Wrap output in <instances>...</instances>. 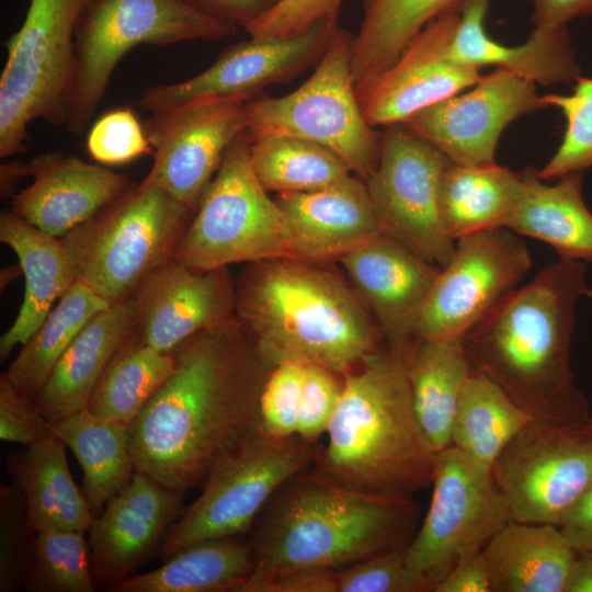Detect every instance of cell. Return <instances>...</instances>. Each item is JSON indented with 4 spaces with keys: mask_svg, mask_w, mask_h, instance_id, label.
I'll use <instances>...</instances> for the list:
<instances>
[{
    "mask_svg": "<svg viewBox=\"0 0 592 592\" xmlns=\"http://www.w3.org/2000/svg\"><path fill=\"white\" fill-rule=\"evenodd\" d=\"M342 0H277L244 27L250 37H275L301 33L319 20L339 14Z\"/></svg>",
    "mask_w": 592,
    "mask_h": 592,
    "instance_id": "c3c4849f",
    "label": "cell"
},
{
    "mask_svg": "<svg viewBox=\"0 0 592 592\" xmlns=\"http://www.w3.org/2000/svg\"><path fill=\"white\" fill-rule=\"evenodd\" d=\"M173 363L172 352L150 348L134 332L104 369L87 408L129 425L168 378Z\"/></svg>",
    "mask_w": 592,
    "mask_h": 592,
    "instance_id": "74e56055",
    "label": "cell"
},
{
    "mask_svg": "<svg viewBox=\"0 0 592 592\" xmlns=\"http://www.w3.org/2000/svg\"><path fill=\"white\" fill-rule=\"evenodd\" d=\"M459 16L460 7L439 15L389 68L355 83L357 102L371 126L403 123L415 112L480 80V69L456 62L448 55Z\"/></svg>",
    "mask_w": 592,
    "mask_h": 592,
    "instance_id": "d6986e66",
    "label": "cell"
},
{
    "mask_svg": "<svg viewBox=\"0 0 592 592\" xmlns=\"http://www.w3.org/2000/svg\"><path fill=\"white\" fill-rule=\"evenodd\" d=\"M547 107L536 84L496 68L471 90L426 106L402 124L453 163H493L503 129L520 116Z\"/></svg>",
    "mask_w": 592,
    "mask_h": 592,
    "instance_id": "ac0fdd59",
    "label": "cell"
},
{
    "mask_svg": "<svg viewBox=\"0 0 592 592\" xmlns=\"http://www.w3.org/2000/svg\"><path fill=\"white\" fill-rule=\"evenodd\" d=\"M255 567L251 542L234 537L184 547L152 571L134 573L111 592H240Z\"/></svg>",
    "mask_w": 592,
    "mask_h": 592,
    "instance_id": "4dcf8cb0",
    "label": "cell"
},
{
    "mask_svg": "<svg viewBox=\"0 0 592 592\" xmlns=\"http://www.w3.org/2000/svg\"><path fill=\"white\" fill-rule=\"evenodd\" d=\"M452 161L402 123L385 126L377 167L365 182L383 235L445 266L456 241L441 214L440 190Z\"/></svg>",
    "mask_w": 592,
    "mask_h": 592,
    "instance_id": "4fadbf2b",
    "label": "cell"
},
{
    "mask_svg": "<svg viewBox=\"0 0 592 592\" xmlns=\"http://www.w3.org/2000/svg\"><path fill=\"white\" fill-rule=\"evenodd\" d=\"M589 293L585 263L559 259L543 269L463 337L473 371L493 380L533 419L588 421L570 348L576 305Z\"/></svg>",
    "mask_w": 592,
    "mask_h": 592,
    "instance_id": "7a4b0ae2",
    "label": "cell"
},
{
    "mask_svg": "<svg viewBox=\"0 0 592 592\" xmlns=\"http://www.w3.org/2000/svg\"><path fill=\"white\" fill-rule=\"evenodd\" d=\"M317 455L312 443L297 435L254 433L212 469L200 497L168 532L160 548L162 561L192 544L249 531L269 500Z\"/></svg>",
    "mask_w": 592,
    "mask_h": 592,
    "instance_id": "8fae6325",
    "label": "cell"
},
{
    "mask_svg": "<svg viewBox=\"0 0 592 592\" xmlns=\"http://www.w3.org/2000/svg\"><path fill=\"white\" fill-rule=\"evenodd\" d=\"M5 464L26 500L34 532L49 527L88 531L94 515L72 479L66 445L58 437L10 453Z\"/></svg>",
    "mask_w": 592,
    "mask_h": 592,
    "instance_id": "f546056e",
    "label": "cell"
},
{
    "mask_svg": "<svg viewBox=\"0 0 592 592\" xmlns=\"http://www.w3.org/2000/svg\"><path fill=\"white\" fill-rule=\"evenodd\" d=\"M566 592H592V550L577 551Z\"/></svg>",
    "mask_w": 592,
    "mask_h": 592,
    "instance_id": "11a10c76",
    "label": "cell"
},
{
    "mask_svg": "<svg viewBox=\"0 0 592 592\" xmlns=\"http://www.w3.org/2000/svg\"><path fill=\"white\" fill-rule=\"evenodd\" d=\"M340 261L387 344L410 349L440 269L383 234Z\"/></svg>",
    "mask_w": 592,
    "mask_h": 592,
    "instance_id": "7402d4cb",
    "label": "cell"
},
{
    "mask_svg": "<svg viewBox=\"0 0 592 592\" xmlns=\"http://www.w3.org/2000/svg\"><path fill=\"white\" fill-rule=\"evenodd\" d=\"M250 163L269 192H308L351 177L346 163L329 149L289 136L250 140Z\"/></svg>",
    "mask_w": 592,
    "mask_h": 592,
    "instance_id": "f35d334b",
    "label": "cell"
},
{
    "mask_svg": "<svg viewBox=\"0 0 592 592\" xmlns=\"http://www.w3.org/2000/svg\"><path fill=\"white\" fill-rule=\"evenodd\" d=\"M133 294L91 318L57 361L33 399L50 422L88 407L104 369L135 331Z\"/></svg>",
    "mask_w": 592,
    "mask_h": 592,
    "instance_id": "484cf974",
    "label": "cell"
},
{
    "mask_svg": "<svg viewBox=\"0 0 592 592\" xmlns=\"http://www.w3.org/2000/svg\"><path fill=\"white\" fill-rule=\"evenodd\" d=\"M589 422H590V423H591V425H592V415H590V418H589Z\"/></svg>",
    "mask_w": 592,
    "mask_h": 592,
    "instance_id": "6f0895ef",
    "label": "cell"
},
{
    "mask_svg": "<svg viewBox=\"0 0 592 592\" xmlns=\"http://www.w3.org/2000/svg\"><path fill=\"white\" fill-rule=\"evenodd\" d=\"M533 3L534 29L551 30L567 26L578 16L592 14V0H530Z\"/></svg>",
    "mask_w": 592,
    "mask_h": 592,
    "instance_id": "f5cc1de1",
    "label": "cell"
},
{
    "mask_svg": "<svg viewBox=\"0 0 592 592\" xmlns=\"http://www.w3.org/2000/svg\"><path fill=\"white\" fill-rule=\"evenodd\" d=\"M29 175V163L14 161L1 166V196H13V191L20 179Z\"/></svg>",
    "mask_w": 592,
    "mask_h": 592,
    "instance_id": "9f6ffc18",
    "label": "cell"
},
{
    "mask_svg": "<svg viewBox=\"0 0 592 592\" xmlns=\"http://www.w3.org/2000/svg\"><path fill=\"white\" fill-rule=\"evenodd\" d=\"M464 0H364L360 31L353 36L351 71L354 83L389 68L413 37L439 15Z\"/></svg>",
    "mask_w": 592,
    "mask_h": 592,
    "instance_id": "e575fe53",
    "label": "cell"
},
{
    "mask_svg": "<svg viewBox=\"0 0 592 592\" xmlns=\"http://www.w3.org/2000/svg\"><path fill=\"white\" fill-rule=\"evenodd\" d=\"M52 423L54 435L73 453L81 467L82 492L96 516L136 473L128 425L101 418L88 408Z\"/></svg>",
    "mask_w": 592,
    "mask_h": 592,
    "instance_id": "d6a6232c",
    "label": "cell"
},
{
    "mask_svg": "<svg viewBox=\"0 0 592 592\" xmlns=\"http://www.w3.org/2000/svg\"><path fill=\"white\" fill-rule=\"evenodd\" d=\"M54 435L53 423L7 378L0 376V439L23 446Z\"/></svg>",
    "mask_w": 592,
    "mask_h": 592,
    "instance_id": "7dc6e473",
    "label": "cell"
},
{
    "mask_svg": "<svg viewBox=\"0 0 592 592\" xmlns=\"http://www.w3.org/2000/svg\"><path fill=\"white\" fill-rule=\"evenodd\" d=\"M192 212L144 179L60 238L75 282L110 305L125 299L172 259Z\"/></svg>",
    "mask_w": 592,
    "mask_h": 592,
    "instance_id": "8992f818",
    "label": "cell"
},
{
    "mask_svg": "<svg viewBox=\"0 0 592 592\" xmlns=\"http://www.w3.org/2000/svg\"><path fill=\"white\" fill-rule=\"evenodd\" d=\"M433 592H491L483 550L460 558L436 583Z\"/></svg>",
    "mask_w": 592,
    "mask_h": 592,
    "instance_id": "f907efd6",
    "label": "cell"
},
{
    "mask_svg": "<svg viewBox=\"0 0 592 592\" xmlns=\"http://www.w3.org/2000/svg\"><path fill=\"white\" fill-rule=\"evenodd\" d=\"M532 420L499 385L473 371L454 417L451 445L492 467L504 447Z\"/></svg>",
    "mask_w": 592,
    "mask_h": 592,
    "instance_id": "8d00e7d4",
    "label": "cell"
},
{
    "mask_svg": "<svg viewBox=\"0 0 592 592\" xmlns=\"http://www.w3.org/2000/svg\"><path fill=\"white\" fill-rule=\"evenodd\" d=\"M407 546L377 553L337 570L338 592H424L407 566Z\"/></svg>",
    "mask_w": 592,
    "mask_h": 592,
    "instance_id": "f6af8a7d",
    "label": "cell"
},
{
    "mask_svg": "<svg viewBox=\"0 0 592 592\" xmlns=\"http://www.w3.org/2000/svg\"><path fill=\"white\" fill-rule=\"evenodd\" d=\"M78 530L49 527L35 532L29 592H93L90 547Z\"/></svg>",
    "mask_w": 592,
    "mask_h": 592,
    "instance_id": "ab89813d",
    "label": "cell"
},
{
    "mask_svg": "<svg viewBox=\"0 0 592 592\" xmlns=\"http://www.w3.org/2000/svg\"><path fill=\"white\" fill-rule=\"evenodd\" d=\"M569 95H543L546 106L561 111L566 118L562 140L546 166L537 171L542 180L583 172L592 166V78L577 77Z\"/></svg>",
    "mask_w": 592,
    "mask_h": 592,
    "instance_id": "60d3db41",
    "label": "cell"
},
{
    "mask_svg": "<svg viewBox=\"0 0 592 592\" xmlns=\"http://www.w3.org/2000/svg\"><path fill=\"white\" fill-rule=\"evenodd\" d=\"M171 352L173 368L128 425V442L136 471L185 492L259 431L266 367L234 321Z\"/></svg>",
    "mask_w": 592,
    "mask_h": 592,
    "instance_id": "6da1fadb",
    "label": "cell"
},
{
    "mask_svg": "<svg viewBox=\"0 0 592 592\" xmlns=\"http://www.w3.org/2000/svg\"><path fill=\"white\" fill-rule=\"evenodd\" d=\"M237 26L185 0H98L76 37L77 73L66 127L81 134L109 87L116 65L132 48L236 34Z\"/></svg>",
    "mask_w": 592,
    "mask_h": 592,
    "instance_id": "30bf717a",
    "label": "cell"
},
{
    "mask_svg": "<svg viewBox=\"0 0 592 592\" xmlns=\"http://www.w3.org/2000/svg\"><path fill=\"white\" fill-rule=\"evenodd\" d=\"M342 388L343 376L319 365L305 364L296 431L298 437L314 443L327 432Z\"/></svg>",
    "mask_w": 592,
    "mask_h": 592,
    "instance_id": "bcb514c9",
    "label": "cell"
},
{
    "mask_svg": "<svg viewBox=\"0 0 592 592\" xmlns=\"http://www.w3.org/2000/svg\"><path fill=\"white\" fill-rule=\"evenodd\" d=\"M306 262H254L236 309L266 368L297 361L343 376L382 346L383 335L354 289Z\"/></svg>",
    "mask_w": 592,
    "mask_h": 592,
    "instance_id": "277c9868",
    "label": "cell"
},
{
    "mask_svg": "<svg viewBox=\"0 0 592 592\" xmlns=\"http://www.w3.org/2000/svg\"><path fill=\"white\" fill-rule=\"evenodd\" d=\"M489 1H463L448 50L451 59L478 69L496 66L543 86L568 83L580 76L567 26L534 29L524 44L506 46L486 32Z\"/></svg>",
    "mask_w": 592,
    "mask_h": 592,
    "instance_id": "d4e9b609",
    "label": "cell"
},
{
    "mask_svg": "<svg viewBox=\"0 0 592 592\" xmlns=\"http://www.w3.org/2000/svg\"><path fill=\"white\" fill-rule=\"evenodd\" d=\"M415 415L435 453L452 443L454 417L473 373L463 338L418 339L408 355Z\"/></svg>",
    "mask_w": 592,
    "mask_h": 592,
    "instance_id": "1f68e13d",
    "label": "cell"
},
{
    "mask_svg": "<svg viewBox=\"0 0 592 592\" xmlns=\"http://www.w3.org/2000/svg\"><path fill=\"white\" fill-rule=\"evenodd\" d=\"M219 99L158 110L146 124L153 163L145 180L196 209L225 152L247 129V102Z\"/></svg>",
    "mask_w": 592,
    "mask_h": 592,
    "instance_id": "e0dca14e",
    "label": "cell"
},
{
    "mask_svg": "<svg viewBox=\"0 0 592 592\" xmlns=\"http://www.w3.org/2000/svg\"><path fill=\"white\" fill-rule=\"evenodd\" d=\"M86 146L91 158L105 166L124 164L153 155L146 129L130 107L114 109L95 121Z\"/></svg>",
    "mask_w": 592,
    "mask_h": 592,
    "instance_id": "7bdbcfd3",
    "label": "cell"
},
{
    "mask_svg": "<svg viewBox=\"0 0 592 592\" xmlns=\"http://www.w3.org/2000/svg\"><path fill=\"white\" fill-rule=\"evenodd\" d=\"M111 305L86 285L75 282L59 298L36 332L3 373L32 401L57 361L81 329Z\"/></svg>",
    "mask_w": 592,
    "mask_h": 592,
    "instance_id": "d590c367",
    "label": "cell"
},
{
    "mask_svg": "<svg viewBox=\"0 0 592 592\" xmlns=\"http://www.w3.org/2000/svg\"><path fill=\"white\" fill-rule=\"evenodd\" d=\"M298 260L341 259L382 234L365 181L353 175L308 192L278 193Z\"/></svg>",
    "mask_w": 592,
    "mask_h": 592,
    "instance_id": "cb8c5ba5",
    "label": "cell"
},
{
    "mask_svg": "<svg viewBox=\"0 0 592 592\" xmlns=\"http://www.w3.org/2000/svg\"><path fill=\"white\" fill-rule=\"evenodd\" d=\"M492 469L511 521L559 526L592 481V425L533 419Z\"/></svg>",
    "mask_w": 592,
    "mask_h": 592,
    "instance_id": "5bb4252c",
    "label": "cell"
},
{
    "mask_svg": "<svg viewBox=\"0 0 592 592\" xmlns=\"http://www.w3.org/2000/svg\"><path fill=\"white\" fill-rule=\"evenodd\" d=\"M184 492L136 471L94 516L88 533L95 587L106 591L140 567L184 512Z\"/></svg>",
    "mask_w": 592,
    "mask_h": 592,
    "instance_id": "44dd1931",
    "label": "cell"
},
{
    "mask_svg": "<svg viewBox=\"0 0 592 592\" xmlns=\"http://www.w3.org/2000/svg\"><path fill=\"white\" fill-rule=\"evenodd\" d=\"M483 555L491 592H566L577 550L559 526L510 521Z\"/></svg>",
    "mask_w": 592,
    "mask_h": 592,
    "instance_id": "83f0119b",
    "label": "cell"
},
{
    "mask_svg": "<svg viewBox=\"0 0 592 592\" xmlns=\"http://www.w3.org/2000/svg\"><path fill=\"white\" fill-rule=\"evenodd\" d=\"M353 35L340 26L314 73L296 90L247 102L250 140L289 136L322 146L340 157L363 181L375 171L380 133L365 119L351 71Z\"/></svg>",
    "mask_w": 592,
    "mask_h": 592,
    "instance_id": "9c48e42d",
    "label": "cell"
},
{
    "mask_svg": "<svg viewBox=\"0 0 592 592\" xmlns=\"http://www.w3.org/2000/svg\"><path fill=\"white\" fill-rule=\"evenodd\" d=\"M27 163L33 182L11 197L12 212L59 239L112 204L128 185L126 174L60 151Z\"/></svg>",
    "mask_w": 592,
    "mask_h": 592,
    "instance_id": "603a6c76",
    "label": "cell"
},
{
    "mask_svg": "<svg viewBox=\"0 0 592 592\" xmlns=\"http://www.w3.org/2000/svg\"><path fill=\"white\" fill-rule=\"evenodd\" d=\"M0 240L16 254L25 282L18 316L0 339V358L4 361L13 348L36 332L75 280L60 239L12 210L0 215Z\"/></svg>",
    "mask_w": 592,
    "mask_h": 592,
    "instance_id": "f1b7e54d",
    "label": "cell"
},
{
    "mask_svg": "<svg viewBox=\"0 0 592 592\" xmlns=\"http://www.w3.org/2000/svg\"><path fill=\"white\" fill-rule=\"evenodd\" d=\"M410 349L380 346L343 375L315 473L361 492L400 500L432 483L436 453L414 412Z\"/></svg>",
    "mask_w": 592,
    "mask_h": 592,
    "instance_id": "3957f363",
    "label": "cell"
},
{
    "mask_svg": "<svg viewBox=\"0 0 592 592\" xmlns=\"http://www.w3.org/2000/svg\"><path fill=\"white\" fill-rule=\"evenodd\" d=\"M192 5L231 24L246 27L265 12L277 0H185Z\"/></svg>",
    "mask_w": 592,
    "mask_h": 592,
    "instance_id": "816d5d0a",
    "label": "cell"
},
{
    "mask_svg": "<svg viewBox=\"0 0 592 592\" xmlns=\"http://www.w3.org/2000/svg\"><path fill=\"white\" fill-rule=\"evenodd\" d=\"M135 334L170 353L190 337L232 321L236 294L226 267L196 271L170 260L133 293Z\"/></svg>",
    "mask_w": 592,
    "mask_h": 592,
    "instance_id": "ffe728a7",
    "label": "cell"
},
{
    "mask_svg": "<svg viewBox=\"0 0 592 592\" xmlns=\"http://www.w3.org/2000/svg\"><path fill=\"white\" fill-rule=\"evenodd\" d=\"M240 592H338L337 570H295L248 579Z\"/></svg>",
    "mask_w": 592,
    "mask_h": 592,
    "instance_id": "681fc988",
    "label": "cell"
},
{
    "mask_svg": "<svg viewBox=\"0 0 592 592\" xmlns=\"http://www.w3.org/2000/svg\"><path fill=\"white\" fill-rule=\"evenodd\" d=\"M417 521L412 499L365 493L301 471L274 494L257 527L251 540L255 567L249 579L339 570L409 544Z\"/></svg>",
    "mask_w": 592,
    "mask_h": 592,
    "instance_id": "5b68a950",
    "label": "cell"
},
{
    "mask_svg": "<svg viewBox=\"0 0 592 592\" xmlns=\"http://www.w3.org/2000/svg\"><path fill=\"white\" fill-rule=\"evenodd\" d=\"M338 18L328 15L301 33L234 44L196 76L146 89L139 105L155 112L207 100H250L265 87L287 82L318 64L339 27Z\"/></svg>",
    "mask_w": 592,
    "mask_h": 592,
    "instance_id": "2e32d148",
    "label": "cell"
},
{
    "mask_svg": "<svg viewBox=\"0 0 592 592\" xmlns=\"http://www.w3.org/2000/svg\"><path fill=\"white\" fill-rule=\"evenodd\" d=\"M432 485L429 510L406 550L424 592H433L460 558L483 550L511 521L492 467L453 445L436 453Z\"/></svg>",
    "mask_w": 592,
    "mask_h": 592,
    "instance_id": "7c38bea8",
    "label": "cell"
},
{
    "mask_svg": "<svg viewBox=\"0 0 592 592\" xmlns=\"http://www.w3.org/2000/svg\"><path fill=\"white\" fill-rule=\"evenodd\" d=\"M577 551L592 550V481L559 525Z\"/></svg>",
    "mask_w": 592,
    "mask_h": 592,
    "instance_id": "db71d44e",
    "label": "cell"
},
{
    "mask_svg": "<svg viewBox=\"0 0 592 592\" xmlns=\"http://www.w3.org/2000/svg\"><path fill=\"white\" fill-rule=\"evenodd\" d=\"M558 179L549 185L525 168L505 228L547 243L559 259L592 262V213L582 197V173Z\"/></svg>",
    "mask_w": 592,
    "mask_h": 592,
    "instance_id": "4316f807",
    "label": "cell"
},
{
    "mask_svg": "<svg viewBox=\"0 0 592 592\" xmlns=\"http://www.w3.org/2000/svg\"><path fill=\"white\" fill-rule=\"evenodd\" d=\"M249 149L244 132L225 152L173 252L179 264L209 271L239 262L297 259L286 216L257 179Z\"/></svg>",
    "mask_w": 592,
    "mask_h": 592,
    "instance_id": "ba28073f",
    "label": "cell"
},
{
    "mask_svg": "<svg viewBox=\"0 0 592 592\" xmlns=\"http://www.w3.org/2000/svg\"><path fill=\"white\" fill-rule=\"evenodd\" d=\"M35 542L26 500L18 487L0 485V592H15L27 577Z\"/></svg>",
    "mask_w": 592,
    "mask_h": 592,
    "instance_id": "b9f144b4",
    "label": "cell"
},
{
    "mask_svg": "<svg viewBox=\"0 0 592 592\" xmlns=\"http://www.w3.org/2000/svg\"><path fill=\"white\" fill-rule=\"evenodd\" d=\"M305 364L285 361L266 375L259 412V432L274 439L296 435Z\"/></svg>",
    "mask_w": 592,
    "mask_h": 592,
    "instance_id": "ee69618b",
    "label": "cell"
},
{
    "mask_svg": "<svg viewBox=\"0 0 592 592\" xmlns=\"http://www.w3.org/2000/svg\"><path fill=\"white\" fill-rule=\"evenodd\" d=\"M531 264L524 242L505 227L457 239L423 308L417 339L463 338L516 289Z\"/></svg>",
    "mask_w": 592,
    "mask_h": 592,
    "instance_id": "9a60e30c",
    "label": "cell"
},
{
    "mask_svg": "<svg viewBox=\"0 0 592 592\" xmlns=\"http://www.w3.org/2000/svg\"><path fill=\"white\" fill-rule=\"evenodd\" d=\"M521 186V172L497 162L451 163L440 190V206L448 235L457 239L505 227Z\"/></svg>",
    "mask_w": 592,
    "mask_h": 592,
    "instance_id": "836d02e7",
    "label": "cell"
},
{
    "mask_svg": "<svg viewBox=\"0 0 592 592\" xmlns=\"http://www.w3.org/2000/svg\"><path fill=\"white\" fill-rule=\"evenodd\" d=\"M98 0H31L5 43L0 76V157L26 149L36 119L66 126L77 73L76 37Z\"/></svg>",
    "mask_w": 592,
    "mask_h": 592,
    "instance_id": "52a82bcc",
    "label": "cell"
}]
</instances>
